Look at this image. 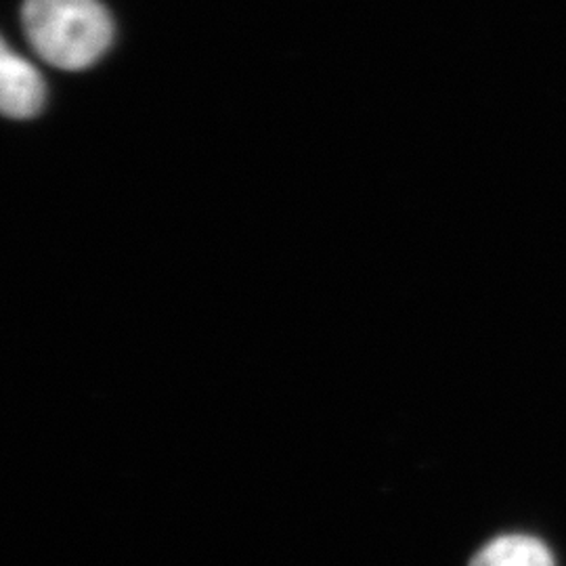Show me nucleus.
Returning <instances> with one entry per match:
<instances>
[{
  "mask_svg": "<svg viewBox=\"0 0 566 566\" xmlns=\"http://www.w3.org/2000/svg\"><path fill=\"white\" fill-rule=\"evenodd\" d=\"M21 21L34 51L61 70L91 67L114 39L99 0H25Z\"/></svg>",
  "mask_w": 566,
  "mask_h": 566,
  "instance_id": "1",
  "label": "nucleus"
},
{
  "mask_svg": "<svg viewBox=\"0 0 566 566\" xmlns=\"http://www.w3.org/2000/svg\"><path fill=\"white\" fill-rule=\"evenodd\" d=\"M470 566H554V558L535 537L504 535L479 549Z\"/></svg>",
  "mask_w": 566,
  "mask_h": 566,
  "instance_id": "3",
  "label": "nucleus"
},
{
  "mask_svg": "<svg viewBox=\"0 0 566 566\" xmlns=\"http://www.w3.org/2000/svg\"><path fill=\"white\" fill-rule=\"evenodd\" d=\"M0 78V105L9 118H32L41 112L46 97L41 74L7 44H2Z\"/></svg>",
  "mask_w": 566,
  "mask_h": 566,
  "instance_id": "2",
  "label": "nucleus"
}]
</instances>
